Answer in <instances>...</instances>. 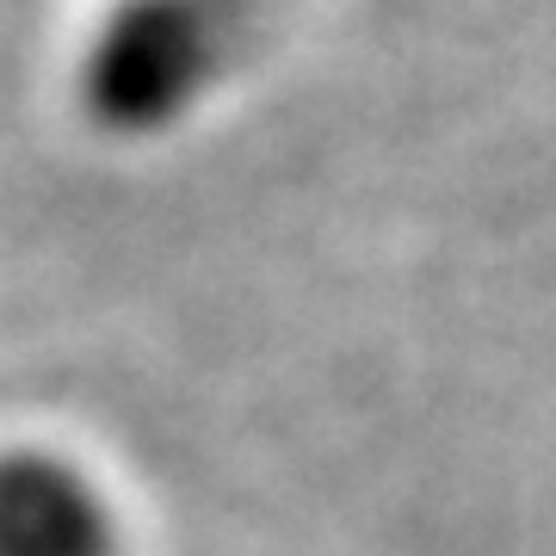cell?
Returning a JSON list of instances; mask_svg holds the SVG:
<instances>
[{
	"mask_svg": "<svg viewBox=\"0 0 556 556\" xmlns=\"http://www.w3.org/2000/svg\"><path fill=\"white\" fill-rule=\"evenodd\" d=\"M260 0H118L87 38L80 105L112 137L179 124L248 56Z\"/></svg>",
	"mask_w": 556,
	"mask_h": 556,
	"instance_id": "obj_1",
	"label": "cell"
},
{
	"mask_svg": "<svg viewBox=\"0 0 556 556\" xmlns=\"http://www.w3.org/2000/svg\"><path fill=\"white\" fill-rule=\"evenodd\" d=\"M124 526L93 470L50 445L0 452V556H118Z\"/></svg>",
	"mask_w": 556,
	"mask_h": 556,
	"instance_id": "obj_2",
	"label": "cell"
}]
</instances>
